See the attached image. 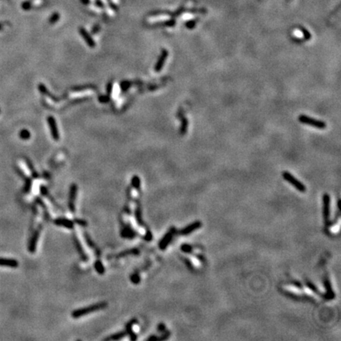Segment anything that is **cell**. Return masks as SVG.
<instances>
[{"label":"cell","mask_w":341,"mask_h":341,"mask_svg":"<svg viewBox=\"0 0 341 341\" xmlns=\"http://www.w3.org/2000/svg\"><path fill=\"white\" fill-rule=\"evenodd\" d=\"M108 307V303L105 302H98L97 304H93V305H91L89 307H84V308L78 309V310H74L72 313V317L74 318H79L81 317H83L85 315L88 314V313H92V312L99 311L100 310H103V309L106 308Z\"/></svg>","instance_id":"6da1fadb"},{"label":"cell","mask_w":341,"mask_h":341,"mask_svg":"<svg viewBox=\"0 0 341 341\" xmlns=\"http://www.w3.org/2000/svg\"><path fill=\"white\" fill-rule=\"evenodd\" d=\"M298 120H299V122L301 123H303V124L306 125H310V126H313V127L321 129V130L325 129V127H326V123L325 122L315 119V118L307 116V115H301L300 116L298 117Z\"/></svg>","instance_id":"7a4b0ae2"},{"label":"cell","mask_w":341,"mask_h":341,"mask_svg":"<svg viewBox=\"0 0 341 341\" xmlns=\"http://www.w3.org/2000/svg\"><path fill=\"white\" fill-rule=\"evenodd\" d=\"M283 177L286 181H287L289 183H291L294 187H295L298 191L302 192V193L306 192L307 188H306L305 186L300 181H298V179H295L291 173L287 172V171H284V172H283Z\"/></svg>","instance_id":"3957f363"},{"label":"cell","mask_w":341,"mask_h":341,"mask_svg":"<svg viewBox=\"0 0 341 341\" xmlns=\"http://www.w3.org/2000/svg\"><path fill=\"white\" fill-rule=\"evenodd\" d=\"M176 230L174 227H172L171 228H170L168 231L166 233V234L163 237V239H161V241L159 243V247L160 249H165L167 248V246H168L169 243H170L171 239H172L174 234H176Z\"/></svg>","instance_id":"277c9868"},{"label":"cell","mask_w":341,"mask_h":341,"mask_svg":"<svg viewBox=\"0 0 341 341\" xmlns=\"http://www.w3.org/2000/svg\"><path fill=\"white\" fill-rule=\"evenodd\" d=\"M48 123L49 125L50 130H51V135H52V138H54L55 141H58L59 138V130H58L57 125H56L55 120L53 118L52 116H49L48 118Z\"/></svg>","instance_id":"5b68a950"},{"label":"cell","mask_w":341,"mask_h":341,"mask_svg":"<svg viewBox=\"0 0 341 341\" xmlns=\"http://www.w3.org/2000/svg\"><path fill=\"white\" fill-rule=\"evenodd\" d=\"M77 192V186L76 184H72L71 186V190H70V200H69V207L70 209L72 212H75V206H74V201L76 199Z\"/></svg>","instance_id":"8992f818"},{"label":"cell","mask_w":341,"mask_h":341,"mask_svg":"<svg viewBox=\"0 0 341 341\" xmlns=\"http://www.w3.org/2000/svg\"><path fill=\"white\" fill-rule=\"evenodd\" d=\"M324 202V218L326 223L329 220L330 217V197L328 194H325L323 197Z\"/></svg>","instance_id":"52a82bcc"},{"label":"cell","mask_w":341,"mask_h":341,"mask_svg":"<svg viewBox=\"0 0 341 341\" xmlns=\"http://www.w3.org/2000/svg\"><path fill=\"white\" fill-rule=\"evenodd\" d=\"M285 291L287 292L290 295H294V296H301L302 294V286L299 285V284L296 285H288L285 287Z\"/></svg>","instance_id":"ba28073f"},{"label":"cell","mask_w":341,"mask_h":341,"mask_svg":"<svg viewBox=\"0 0 341 341\" xmlns=\"http://www.w3.org/2000/svg\"><path fill=\"white\" fill-rule=\"evenodd\" d=\"M167 56H168V51L167 50L164 49L162 51L160 56L159 59L156 62V66H155V71L156 72H160L162 70L163 66H164V63H165L166 60L167 59Z\"/></svg>","instance_id":"9c48e42d"},{"label":"cell","mask_w":341,"mask_h":341,"mask_svg":"<svg viewBox=\"0 0 341 341\" xmlns=\"http://www.w3.org/2000/svg\"><path fill=\"white\" fill-rule=\"evenodd\" d=\"M19 264L18 261L15 259H10V258H0V266L3 267H9V268H18Z\"/></svg>","instance_id":"30bf717a"},{"label":"cell","mask_w":341,"mask_h":341,"mask_svg":"<svg viewBox=\"0 0 341 341\" xmlns=\"http://www.w3.org/2000/svg\"><path fill=\"white\" fill-rule=\"evenodd\" d=\"M201 226H202V223L199 221H196L194 222V223H191V224L188 225L187 227H186L185 228H184L183 230H182L181 231V234H183V235H186V234H190L191 232H193V231H196V230L199 229V228H201Z\"/></svg>","instance_id":"8fae6325"},{"label":"cell","mask_w":341,"mask_h":341,"mask_svg":"<svg viewBox=\"0 0 341 341\" xmlns=\"http://www.w3.org/2000/svg\"><path fill=\"white\" fill-rule=\"evenodd\" d=\"M94 94V91L89 89V90L80 91V92H74L69 94V97L71 98H81V97H91Z\"/></svg>","instance_id":"7c38bea8"},{"label":"cell","mask_w":341,"mask_h":341,"mask_svg":"<svg viewBox=\"0 0 341 341\" xmlns=\"http://www.w3.org/2000/svg\"><path fill=\"white\" fill-rule=\"evenodd\" d=\"M55 223L59 226H62L64 228H68V229H72L74 228V223L71 220H67V219L59 218L55 220Z\"/></svg>","instance_id":"4fadbf2b"},{"label":"cell","mask_w":341,"mask_h":341,"mask_svg":"<svg viewBox=\"0 0 341 341\" xmlns=\"http://www.w3.org/2000/svg\"><path fill=\"white\" fill-rule=\"evenodd\" d=\"M39 231H36V232L33 234L31 239H30L29 243V250L31 253H33L35 251V249H36V244H37V240H38V238H39Z\"/></svg>","instance_id":"5bb4252c"},{"label":"cell","mask_w":341,"mask_h":341,"mask_svg":"<svg viewBox=\"0 0 341 341\" xmlns=\"http://www.w3.org/2000/svg\"><path fill=\"white\" fill-rule=\"evenodd\" d=\"M80 33H81V36L84 37V39H85V42L87 43V45H89L90 48H94V47L96 46V44L95 42H94L93 39H92V37L88 34L87 32L85 31L84 29H81Z\"/></svg>","instance_id":"9a60e30c"},{"label":"cell","mask_w":341,"mask_h":341,"mask_svg":"<svg viewBox=\"0 0 341 341\" xmlns=\"http://www.w3.org/2000/svg\"><path fill=\"white\" fill-rule=\"evenodd\" d=\"M325 289H326V294H325V298L328 299V300H331L333 298H334V293L333 291V289H332L331 284H330L329 281L328 279H326L325 281Z\"/></svg>","instance_id":"2e32d148"},{"label":"cell","mask_w":341,"mask_h":341,"mask_svg":"<svg viewBox=\"0 0 341 341\" xmlns=\"http://www.w3.org/2000/svg\"><path fill=\"white\" fill-rule=\"evenodd\" d=\"M136 320H132L131 322H130L129 323L127 324V325H126V333H128V334L130 335V339H133V340H134V339H136V336L134 335V332H132V330H133V325L134 324L136 323Z\"/></svg>","instance_id":"e0dca14e"},{"label":"cell","mask_w":341,"mask_h":341,"mask_svg":"<svg viewBox=\"0 0 341 341\" xmlns=\"http://www.w3.org/2000/svg\"><path fill=\"white\" fill-rule=\"evenodd\" d=\"M125 335H126V333H125V332H120V333H115V334L112 335V336H109V337L106 338L105 340H118V339H120L121 338H123V336H125Z\"/></svg>","instance_id":"ac0fdd59"},{"label":"cell","mask_w":341,"mask_h":341,"mask_svg":"<svg viewBox=\"0 0 341 341\" xmlns=\"http://www.w3.org/2000/svg\"><path fill=\"white\" fill-rule=\"evenodd\" d=\"M111 93H112V97L113 99H116L118 97V95L120 93V87L118 84H115L113 87H112V92Z\"/></svg>","instance_id":"d6986e66"},{"label":"cell","mask_w":341,"mask_h":341,"mask_svg":"<svg viewBox=\"0 0 341 341\" xmlns=\"http://www.w3.org/2000/svg\"><path fill=\"white\" fill-rule=\"evenodd\" d=\"M131 182H132V186H133L135 189H137V190H140V186H141V180H140V179L138 177V176H134V177L132 178Z\"/></svg>","instance_id":"ffe728a7"},{"label":"cell","mask_w":341,"mask_h":341,"mask_svg":"<svg viewBox=\"0 0 341 341\" xmlns=\"http://www.w3.org/2000/svg\"><path fill=\"white\" fill-rule=\"evenodd\" d=\"M187 126H188V121L186 118H182V125H181L180 132L182 134H185L187 130Z\"/></svg>","instance_id":"44dd1931"},{"label":"cell","mask_w":341,"mask_h":341,"mask_svg":"<svg viewBox=\"0 0 341 341\" xmlns=\"http://www.w3.org/2000/svg\"><path fill=\"white\" fill-rule=\"evenodd\" d=\"M95 269L97 270V272L99 274H103L104 273V268H103V264H102L101 261H97L95 263Z\"/></svg>","instance_id":"7402d4cb"},{"label":"cell","mask_w":341,"mask_h":341,"mask_svg":"<svg viewBox=\"0 0 341 341\" xmlns=\"http://www.w3.org/2000/svg\"><path fill=\"white\" fill-rule=\"evenodd\" d=\"M339 225H340V223H339V220H338L337 223H334V224H333L329 228L330 232L333 233V234H336V233L339 232Z\"/></svg>","instance_id":"603a6c76"},{"label":"cell","mask_w":341,"mask_h":341,"mask_svg":"<svg viewBox=\"0 0 341 341\" xmlns=\"http://www.w3.org/2000/svg\"><path fill=\"white\" fill-rule=\"evenodd\" d=\"M190 262L194 265V267H197V268L200 267V265H201L200 261H199L198 258H197V257H193V256L190 257Z\"/></svg>","instance_id":"cb8c5ba5"},{"label":"cell","mask_w":341,"mask_h":341,"mask_svg":"<svg viewBox=\"0 0 341 341\" xmlns=\"http://www.w3.org/2000/svg\"><path fill=\"white\" fill-rule=\"evenodd\" d=\"M45 101H46L47 104L49 105L50 107H56V106L58 107V106H60V105L62 104V103H56L54 100H52L51 98H49V97H46V98H45Z\"/></svg>","instance_id":"d4e9b609"},{"label":"cell","mask_w":341,"mask_h":341,"mask_svg":"<svg viewBox=\"0 0 341 341\" xmlns=\"http://www.w3.org/2000/svg\"><path fill=\"white\" fill-rule=\"evenodd\" d=\"M300 30L302 31V34L304 35V37H305L306 39H310V38H311V35H310V32L307 31L306 29L304 28H300Z\"/></svg>","instance_id":"484cf974"},{"label":"cell","mask_w":341,"mask_h":341,"mask_svg":"<svg viewBox=\"0 0 341 341\" xmlns=\"http://www.w3.org/2000/svg\"><path fill=\"white\" fill-rule=\"evenodd\" d=\"M20 136H21V138H23V139H28V138H30V134L28 130H22L21 132Z\"/></svg>","instance_id":"4316f807"},{"label":"cell","mask_w":341,"mask_h":341,"mask_svg":"<svg viewBox=\"0 0 341 341\" xmlns=\"http://www.w3.org/2000/svg\"><path fill=\"white\" fill-rule=\"evenodd\" d=\"M182 250H183L186 253H190L193 250V248L191 246H189V245L184 244L182 246Z\"/></svg>","instance_id":"83f0119b"},{"label":"cell","mask_w":341,"mask_h":341,"mask_svg":"<svg viewBox=\"0 0 341 341\" xmlns=\"http://www.w3.org/2000/svg\"><path fill=\"white\" fill-rule=\"evenodd\" d=\"M130 280H131L132 282L134 283V284H138V283L140 282L139 275H138V274H134V275H131V278H130Z\"/></svg>","instance_id":"f1b7e54d"},{"label":"cell","mask_w":341,"mask_h":341,"mask_svg":"<svg viewBox=\"0 0 341 341\" xmlns=\"http://www.w3.org/2000/svg\"><path fill=\"white\" fill-rule=\"evenodd\" d=\"M138 254V249H130V250L129 251H125V252H123V254H120V256H124V255H126V254Z\"/></svg>","instance_id":"f546056e"},{"label":"cell","mask_w":341,"mask_h":341,"mask_svg":"<svg viewBox=\"0 0 341 341\" xmlns=\"http://www.w3.org/2000/svg\"><path fill=\"white\" fill-rule=\"evenodd\" d=\"M130 82L123 81V82H122V84H121V87H122V89H123V90H126V89H127L128 88L130 87Z\"/></svg>","instance_id":"4dcf8cb0"},{"label":"cell","mask_w":341,"mask_h":341,"mask_svg":"<svg viewBox=\"0 0 341 341\" xmlns=\"http://www.w3.org/2000/svg\"><path fill=\"white\" fill-rule=\"evenodd\" d=\"M195 24H196L195 21H190L186 23V27L188 29H193L194 26H195Z\"/></svg>","instance_id":"1f68e13d"},{"label":"cell","mask_w":341,"mask_h":341,"mask_svg":"<svg viewBox=\"0 0 341 341\" xmlns=\"http://www.w3.org/2000/svg\"><path fill=\"white\" fill-rule=\"evenodd\" d=\"M39 90L40 91V92H42V93H44V94L46 93V92H47V89H46V87H45V85H42V84H40V85H39Z\"/></svg>","instance_id":"d6a6232c"},{"label":"cell","mask_w":341,"mask_h":341,"mask_svg":"<svg viewBox=\"0 0 341 341\" xmlns=\"http://www.w3.org/2000/svg\"><path fill=\"white\" fill-rule=\"evenodd\" d=\"M99 100H100V101L102 102V103H106V102L108 101V97L102 96V97H99Z\"/></svg>","instance_id":"836d02e7"},{"label":"cell","mask_w":341,"mask_h":341,"mask_svg":"<svg viewBox=\"0 0 341 341\" xmlns=\"http://www.w3.org/2000/svg\"><path fill=\"white\" fill-rule=\"evenodd\" d=\"M158 330H159L160 332H164V330H165V325H164V324H160V325H158Z\"/></svg>","instance_id":"e575fe53"},{"label":"cell","mask_w":341,"mask_h":341,"mask_svg":"<svg viewBox=\"0 0 341 341\" xmlns=\"http://www.w3.org/2000/svg\"><path fill=\"white\" fill-rule=\"evenodd\" d=\"M77 223H79L80 225H87V223L85 221V220H77Z\"/></svg>","instance_id":"d590c367"},{"label":"cell","mask_w":341,"mask_h":341,"mask_svg":"<svg viewBox=\"0 0 341 341\" xmlns=\"http://www.w3.org/2000/svg\"><path fill=\"white\" fill-rule=\"evenodd\" d=\"M58 18H59V16H58L57 14L55 15V16L52 18V19L51 20V23H54V22H55L56 21H58Z\"/></svg>","instance_id":"8d00e7d4"},{"label":"cell","mask_w":341,"mask_h":341,"mask_svg":"<svg viewBox=\"0 0 341 341\" xmlns=\"http://www.w3.org/2000/svg\"><path fill=\"white\" fill-rule=\"evenodd\" d=\"M112 83L108 84V94H111V92H112Z\"/></svg>","instance_id":"74e56055"}]
</instances>
